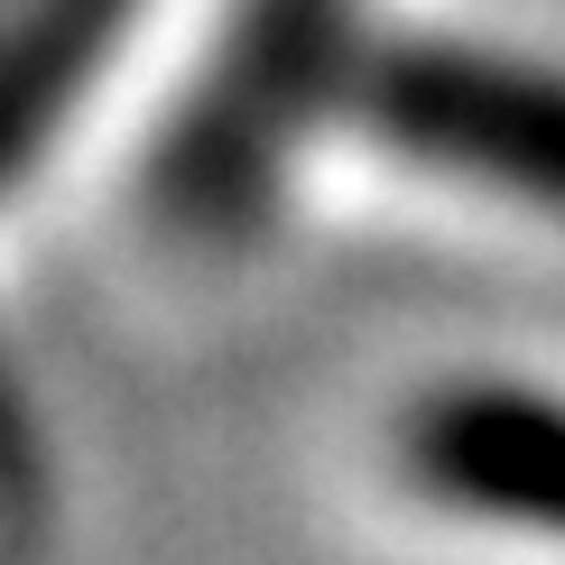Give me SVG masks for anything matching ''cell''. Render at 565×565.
Segmentation results:
<instances>
[{
  "instance_id": "1",
  "label": "cell",
  "mask_w": 565,
  "mask_h": 565,
  "mask_svg": "<svg viewBox=\"0 0 565 565\" xmlns=\"http://www.w3.org/2000/svg\"><path fill=\"white\" fill-rule=\"evenodd\" d=\"M334 56H343V0H242L232 10V46L204 75V103L168 158V185L195 223H232L260 204L306 103H324V84H334Z\"/></svg>"
},
{
  "instance_id": "3",
  "label": "cell",
  "mask_w": 565,
  "mask_h": 565,
  "mask_svg": "<svg viewBox=\"0 0 565 565\" xmlns=\"http://www.w3.org/2000/svg\"><path fill=\"white\" fill-rule=\"evenodd\" d=\"M398 455L427 501L565 547V398L520 381H455L408 408Z\"/></svg>"
},
{
  "instance_id": "2",
  "label": "cell",
  "mask_w": 565,
  "mask_h": 565,
  "mask_svg": "<svg viewBox=\"0 0 565 565\" xmlns=\"http://www.w3.org/2000/svg\"><path fill=\"white\" fill-rule=\"evenodd\" d=\"M362 111L381 139H398L445 177L565 204V75L473 56V46H398L371 65Z\"/></svg>"
},
{
  "instance_id": "4",
  "label": "cell",
  "mask_w": 565,
  "mask_h": 565,
  "mask_svg": "<svg viewBox=\"0 0 565 565\" xmlns=\"http://www.w3.org/2000/svg\"><path fill=\"white\" fill-rule=\"evenodd\" d=\"M130 0H29V19L0 29V177L46 139L65 103H75L84 65L111 46Z\"/></svg>"
}]
</instances>
